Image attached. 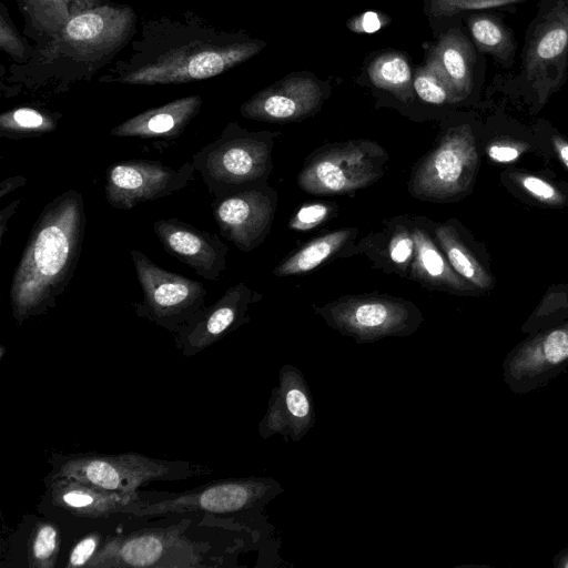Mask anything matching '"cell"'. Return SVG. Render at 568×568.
Returning <instances> with one entry per match:
<instances>
[{
    "instance_id": "obj_1",
    "label": "cell",
    "mask_w": 568,
    "mask_h": 568,
    "mask_svg": "<svg viewBox=\"0 0 568 568\" xmlns=\"http://www.w3.org/2000/svg\"><path fill=\"white\" fill-rule=\"evenodd\" d=\"M265 44L247 34L219 30L191 12L144 20L131 54L99 82L162 85L206 80L256 55Z\"/></svg>"
},
{
    "instance_id": "obj_2",
    "label": "cell",
    "mask_w": 568,
    "mask_h": 568,
    "mask_svg": "<svg viewBox=\"0 0 568 568\" xmlns=\"http://www.w3.org/2000/svg\"><path fill=\"white\" fill-rule=\"evenodd\" d=\"M135 32L136 14L130 6L106 2L85 10L33 45L26 63L12 62L8 81L30 92L63 93L78 82L90 81Z\"/></svg>"
},
{
    "instance_id": "obj_3",
    "label": "cell",
    "mask_w": 568,
    "mask_h": 568,
    "mask_svg": "<svg viewBox=\"0 0 568 568\" xmlns=\"http://www.w3.org/2000/svg\"><path fill=\"white\" fill-rule=\"evenodd\" d=\"M85 224L83 197L77 190L59 194L43 207L10 285L18 325L55 307L78 266Z\"/></svg>"
},
{
    "instance_id": "obj_4",
    "label": "cell",
    "mask_w": 568,
    "mask_h": 568,
    "mask_svg": "<svg viewBox=\"0 0 568 568\" xmlns=\"http://www.w3.org/2000/svg\"><path fill=\"white\" fill-rule=\"evenodd\" d=\"M48 477H68L119 493H134L154 480H179L209 474L201 464L165 460L139 453H77L52 456Z\"/></svg>"
},
{
    "instance_id": "obj_5",
    "label": "cell",
    "mask_w": 568,
    "mask_h": 568,
    "mask_svg": "<svg viewBox=\"0 0 568 568\" xmlns=\"http://www.w3.org/2000/svg\"><path fill=\"white\" fill-rule=\"evenodd\" d=\"M272 134L250 132L232 122L192 162L207 192L217 197L263 183L272 168Z\"/></svg>"
},
{
    "instance_id": "obj_6",
    "label": "cell",
    "mask_w": 568,
    "mask_h": 568,
    "mask_svg": "<svg viewBox=\"0 0 568 568\" xmlns=\"http://www.w3.org/2000/svg\"><path fill=\"white\" fill-rule=\"evenodd\" d=\"M282 491V486L273 478L219 479L181 493H148L145 500L126 508L124 515L141 518L193 513L244 515L265 506Z\"/></svg>"
},
{
    "instance_id": "obj_7",
    "label": "cell",
    "mask_w": 568,
    "mask_h": 568,
    "mask_svg": "<svg viewBox=\"0 0 568 568\" xmlns=\"http://www.w3.org/2000/svg\"><path fill=\"white\" fill-rule=\"evenodd\" d=\"M314 311L329 327L361 344L410 336L423 323L415 304L381 294L345 295Z\"/></svg>"
},
{
    "instance_id": "obj_8",
    "label": "cell",
    "mask_w": 568,
    "mask_h": 568,
    "mask_svg": "<svg viewBox=\"0 0 568 568\" xmlns=\"http://www.w3.org/2000/svg\"><path fill=\"white\" fill-rule=\"evenodd\" d=\"M387 160L386 151L369 140L325 145L307 159L297 184L314 195L351 193L381 179Z\"/></svg>"
},
{
    "instance_id": "obj_9",
    "label": "cell",
    "mask_w": 568,
    "mask_h": 568,
    "mask_svg": "<svg viewBox=\"0 0 568 568\" xmlns=\"http://www.w3.org/2000/svg\"><path fill=\"white\" fill-rule=\"evenodd\" d=\"M479 165L475 135L468 124L448 130L412 173L408 190L423 201H450L465 195Z\"/></svg>"
},
{
    "instance_id": "obj_10",
    "label": "cell",
    "mask_w": 568,
    "mask_h": 568,
    "mask_svg": "<svg viewBox=\"0 0 568 568\" xmlns=\"http://www.w3.org/2000/svg\"><path fill=\"white\" fill-rule=\"evenodd\" d=\"M130 255L143 293L134 304L138 316L175 334L205 306L207 292L201 282L160 267L141 251L131 250Z\"/></svg>"
},
{
    "instance_id": "obj_11",
    "label": "cell",
    "mask_w": 568,
    "mask_h": 568,
    "mask_svg": "<svg viewBox=\"0 0 568 568\" xmlns=\"http://www.w3.org/2000/svg\"><path fill=\"white\" fill-rule=\"evenodd\" d=\"M200 550L181 526L148 528L106 538L87 568L201 567Z\"/></svg>"
},
{
    "instance_id": "obj_12",
    "label": "cell",
    "mask_w": 568,
    "mask_h": 568,
    "mask_svg": "<svg viewBox=\"0 0 568 568\" xmlns=\"http://www.w3.org/2000/svg\"><path fill=\"white\" fill-rule=\"evenodd\" d=\"M195 172L193 162L178 169L153 160L116 162L105 174V197L114 209L131 210L181 191L194 179Z\"/></svg>"
},
{
    "instance_id": "obj_13",
    "label": "cell",
    "mask_w": 568,
    "mask_h": 568,
    "mask_svg": "<svg viewBox=\"0 0 568 568\" xmlns=\"http://www.w3.org/2000/svg\"><path fill=\"white\" fill-rule=\"evenodd\" d=\"M277 195L264 183L213 197L211 204L220 234L242 252L262 244L270 232Z\"/></svg>"
},
{
    "instance_id": "obj_14",
    "label": "cell",
    "mask_w": 568,
    "mask_h": 568,
    "mask_svg": "<svg viewBox=\"0 0 568 568\" xmlns=\"http://www.w3.org/2000/svg\"><path fill=\"white\" fill-rule=\"evenodd\" d=\"M568 57V6L557 3L536 27L525 49L523 72L544 104L561 85Z\"/></svg>"
},
{
    "instance_id": "obj_15",
    "label": "cell",
    "mask_w": 568,
    "mask_h": 568,
    "mask_svg": "<svg viewBox=\"0 0 568 568\" xmlns=\"http://www.w3.org/2000/svg\"><path fill=\"white\" fill-rule=\"evenodd\" d=\"M315 406L303 373L291 364L280 369L278 385L272 389L267 409L258 423L263 439L281 435L286 442H298L314 426Z\"/></svg>"
},
{
    "instance_id": "obj_16",
    "label": "cell",
    "mask_w": 568,
    "mask_h": 568,
    "mask_svg": "<svg viewBox=\"0 0 568 568\" xmlns=\"http://www.w3.org/2000/svg\"><path fill=\"white\" fill-rule=\"evenodd\" d=\"M260 298L244 283L230 287L214 304L202 307L175 334L176 348L193 356L248 321L250 305Z\"/></svg>"
},
{
    "instance_id": "obj_17",
    "label": "cell",
    "mask_w": 568,
    "mask_h": 568,
    "mask_svg": "<svg viewBox=\"0 0 568 568\" xmlns=\"http://www.w3.org/2000/svg\"><path fill=\"white\" fill-rule=\"evenodd\" d=\"M327 93L316 78L293 73L258 91L241 105L240 112L246 119L264 122L300 121L314 114Z\"/></svg>"
},
{
    "instance_id": "obj_18",
    "label": "cell",
    "mask_w": 568,
    "mask_h": 568,
    "mask_svg": "<svg viewBox=\"0 0 568 568\" xmlns=\"http://www.w3.org/2000/svg\"><path fill=\"white\" fill-rule=\"evenodd\" d=\"M153 231L166 253L189 265L199 276L217 281L225 271L229 247L219 235L176 217L155 221Z\"/></svg>"
},
{
    "instance_id": "obj_19",
    "label": "cell",
    "mask_w": 568,
    "mask_h": 568,
    "mask_svg": "<svg viewBox=\"0 0 568 568\" xmlns=\"http://www.w3.org/2000/svg\"><path fill=\"white\" fill-rule=\"evenodd\" d=\"M48 497L53 508L72 517L106 518L146 499L148 493L106 490L68 477H48Z\"/></svg>"
},
{
    "instance_id": "obj_20",
    "label": "cell",
    "mask_w": 568,
    "mask_h": 568,
    "mask_svg": "<svg viewBox=\"0 0 568 568\" xmlns=\"http://www.w3.org/2000/svg\"><path fill=\"white\" fill-rule=\"evenodd\" d=\"M427 224L426 219L413 220L415 253L407 277L432 290L460 295L479 293L452 267Z\"/></svg>"
},
{
    "instance_id": "obj_21",
    "label": "cell",
    "mask_w": 568,
    "mask_h": 568,
    "mask_svg": "<svg viewBox=\"0 0 568 568\" xmlns=\"http://www.w3.org/2000/svg\"><path fill=\"white\" fill-rule=\"evenodd\" d=\"M202 98L193 94L141 112L111 130L116 138L170 140L179 138L199 114Z\"/></svg>"
},
{
    "instance_id": "obj_22",
    "label": "cell",
    "mask_w": 568,
    "mask_h": 568,
    "mask_svg": "<svg viewBox=\"0 0 568 568\" xmlns=\"http://www.w3.org/2000/svg\"><path fill=\"white\" fill-rule=\"evenodd\" d=\"M358 250L385 272L408 276L415 253L413 220L396 217L389 221L382 231L363 239Z\"/></svg>"
},
{
    "instance_id": "obj_23",
    "label": "cell",
    "mask_w": 568,
    "mask_h": 568,
    "mask_svg": "<svg viewBox=\"0 0 568 568\" xmlns=\"http://www.w3.org/2000/svg\"><path fill=\"white\" fill-rule=\"evenodd\" d=\"M427 61L437 67L458 101L470 93L475 53L459 30L450 29L443 34L432 47Z\"/></svg>"
},
{
    "instance_id": "obj_24",
    "label": "cell",
    "mask_w": 568,
    "mask_h": 568,
    "mask_svg": "<svg viewBox=\"0 0 568 568\" xmlns=\"http://www.w3.org/2000/svg\"><path fill=\"white\" fill-rule=\"evenodd\" d=\"M109 0H17L22 12L24 33L40 43L59 31L77 14Z\"/></svg>"
},
{
    "instance_id": "obj_25",
    "label": "cell",
    "mask_w": 568,
    "mask_h": 568,
    "mask_svg": "<svg viewBox=\"0 0 568 568\" xmlns=\"http://www.w3.org/2000/svg\"><path fill=\"white\" fill-rule=\"evenodd\" d=\"M433 234L456 273L480 292L491 288L493 276L463 239L453 221L436 224Z\"/></svg>"
},
{
    "instance_id": "obj_26",
    "label": "cell",
    "mask_w": 568,
    "mask_h": 568,
    "mask_svg": "<svg viewBox=\"0 0 568 568\" xmlns=\"http://www.w3.org/2000/svg\"><path fill=\"white\" fill-rule=\"evenodd\" d=\"M356 235V227H346L313 239L276 266L274 274L291 276L308 273L335 256Z\"/></svg>"
},
{
    "instance_id": "obj_27",
    "label": "cell",
    "mask_w": 568,
    "mask_h": 568,
    "mask_svg": "<svg viewBox=\"0 0 568 568\" xmlns=\"http://www.w3.org/2000/svg\"><path fill=\"white\" fill-rule=\"evenodd\" d=\"M371 82L387 90L399 100L409 102L413 99V75L406 55L398 51H386L377 55L367 70Z\"/></svg>"
},
{
    "instance_id": "obj_28",
    "label": "cell",
    "mask_w": 568,
    "mask_h": 568,
    "mask_svg": "<svg viewBox=\"0 0 568 568\" xmlns=\"http://www.w3.org/2000/svg\"><path fill=\"white\" fill-rule=\"evenodd\" d=\"M61 114L32 106H19L0 115V135L6 139H28L57 129Z\"/></svg>"
},
{
    "instance_id": "obj_29",
    "label": "cell",
    "mask_w": 568,
    "mask_h": 568,
    "mask_svg": "<svg viewBox=\"0 0 568 568\" xmlns=\"http://www.w3.org/2000/svg\"><path fill=\"white\" fill-rule=\"evenodd\" d=\"M468 28L477 49L494 55L503 63H506L516 50L510 31L493 16H470Z\"/></svg>"
},
{
    "instance_id": "obj_30",
    "label": "cell",
    "mask_w": 568,
    "mask_h": 568,
    "mask_svg": "<svg viewBox=\"0 0 568 568\" xmlns=\"http://www.w3.org/2000/svg\"><path fill=\"white\" fill-rule=\"evenodd\" d=\"M60 550V532L49 520H40L33 527L27 549L28 567L53 568Z\"/></svg>"
},
{
    "instance_id": "obj_31",
    "label": "cell",
    "mask_w": 568,
    "mask_h": 568,
    "mask_svg": "<svg viewBox=\"0 0 568 568\" xmlns=\"http://www.w3.org/2000/svg\"><path fill=\"white\" fill-rule=\"evenodd\" d=\"M413 87L418 98L426 103L439 105L458 101L440 71L430 61L417 69Z\"/></svg>"
},
{
    "instance_id": "obj_32",
    "label": "cell",
    "mask_w": 568,
    "mask_h": 568,
    "mask_svg": "<svg viewBox=\"0 0 568 568\" xmlns=\"http://www.w3.org/2000/svg\"><path fill=\"white\" fill-rule=\"evenodd\" d=\"M0 7V49L11 58L13 63H26L31 57L33 47L18 33L4 4L1 3Z\"/></svg>"
},
{
    "instance_id": "obj_33",
    "label": "cell",
    "mask_w": 568,
    "mask_h": 568,
    "mask_svg": "<svg viewBox=\"0 0 568 568\" xmlns=\"http://www.w3.org/2000/svg\"><path fill=\"white\" fill-rule=\"evenodd\" d=\"M513 179L519 189L536 201L548 205H561L567 202L566 195L556 185L534 174L516 173Z\"/></svg>"
},
{
    "instance_id": "obj_34",
    "label": "cell",
    "mask_w": 568,
    "mask_h": 568,
    "mask_svg": "<svg viewBox=\"0 0 568 568\" xmlns=\"http://www.w3.org/2000/svg\"><path fill=\"white\" fill-rule=\"evenodd\" d=\"M520 1L523 0H428V11L432 17L444 18L466 10L488 9Z\"/></svg>"
},
{
    "instance_id": "obj_35",
    "label": "cell",
    "mask_w": 568,
    "mask_h": 568,
    "mask_svg": "<svg viewBox=\"0 0 568 568\" xmlns=\"http://www.w3.org/2000/svg\"><path fill=\"white\" fill-rule=\"evenodd\" d=\"M336 210V206L328 203H307L302 205L287 226L293 231L304 232L312 230L325 222Z\"/></svg>"
},
{
    "instance_id": "obj_36",
    "label": "cell",
    "mask_w": 568,
    "mask_h": 568,
    "mask_svg": "<svg viewBox=\"0 0 568 568\" xmlns=\"http://www.w3.org/2000/svg\"><path fill=\"white\" fill-rule=\"evenodd\" d=\"M103 541L99 532H91L80 538L70 549L65 567H88Z\"/></svg>"
},
{
    "instance_id": "obj_37",
    "label": "cell",
    "mask_w": 568,
    "mask_h": 568,
    "mask_svg": "<svg viewBox=\"0 0 568 568\" xmlns=\"http://www.w3.org/2000/svg\"><path fill=\"white\" fill-rule=\"evenodd\" d=\"M389 17L376 11H366L347 21V28L356 33H374L388 24Z\"/></svg>"
},
{
    "instance_id": "obj_38",
    "label": "cell",
    "mask_w": 568,
    "mask_h": 568,
    "mask_svg": "<svg viewBox=\"0 0 568 568\" xmlns=\"http://www.w3.org/2000/svg\"><path fill=\"white\" fill-rule=\"evenodd\" d=\"M521 148L507 142H497L488 146V156L498 163H509L518 159Z\"/></svg>"
},
{
    "instance_id": "obj_39",
    "label": "cell",
    "mask_w": 568,
    "mask_h": 568,
    "mask_svg": "<svg viewBox=\"0 0 568 568\" xmlns=\"http://www.w3.org/2000/svg\"><path fill=\"white\" fill-rule=\"evenodd\" d=\"M27 184V179L22 175L10 176L4 179L0 184V197L9 194L10 192L22 187Z\"/></svg>"
},
{
    "instance_id": "obj_40",
    "label": "cell",
    "mask_w": 568,
    "mask_h": 568,
    "mask_svg": "<svg viewBox=\"0 0 568 568\" xmlns=\"http://www.w3.org/2000/svg\"><path fill=\"white\" fill-rule=\"evenodd\" d=\"M551 142L558 159L568 169V140L561 135H554Z\"/></svg>"
},
{
    "instance_id": "obj_41",
    "label": "cell",
    "mask_w": 568,
    "mask_h": 568,
    "mask_svg": "<svg viewBox=\"0 0 568 568\" xmlns=\"http://www.w3.org/2000/svg\"><path fill=\"white\" fill-rule=\"evenodd\" d=\"M20 202H21L20 200L12 201L9 205H7L0 212V239H1V241L7 231L8 221L14 214V212L18 210Z\"/></svg>"
},
{
    "instance_id": "obj_42",
    "label": "cell",
    "mask_w": 568,
    "mask_h": 568,
    "mask_svg": "<svg viewBox=\"0 0 568 568\" xmlns=\"http://www.w3.org/2000/svg\"><path fill=\"white\" fill-rule=\"evenodd\" d=\"M566 567L568 568V562L566 564Z\"/></svg>"
}]
</instances>
